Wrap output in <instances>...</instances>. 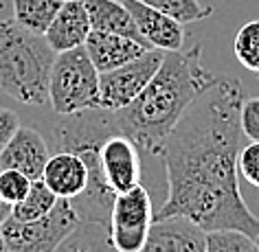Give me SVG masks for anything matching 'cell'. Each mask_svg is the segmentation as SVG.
<instances>
[{
  "mask_svg": "<svg viewBox=\"0 0 259 252\" xmlns=\"http://www.w3.org/2000/svg\"><path fill=\"white\" fill-rule=\"evenodd\" d=\"M244 86L218 77L176 123L163 149L167 199L156 217L183 215L209 230H239L259 237V217L239 191Z\"/></svg>",
  "mask_w": 259,
  "mask_h": 252,
  "instance_id": "6da1fadb",
  "label": "cell"
},
{
  "mask_svg": "<svg viewBox=\"0 0 259 252\" xmlns=\"http://www.w3.org/2000/svg\"><path fill=\"white\" fill-rule=\"evenodd\" d=\"M218 77L202 66V51L165 53L158 73L127 108L114 112L116 125L141 152L163 156L165 143L183 114L200 99Z\"/></svg>",
  "mask_w": 259,
  "mask_h": 252,
  "instance_id": "7a4b0ae2",
  "label": "cell"
},
{
  "mask_svg": "<svg viewBox=\"0 0 259 252\" xmlns=\"http://www.w3.org/2000/svg\"><path fill=\"white\" fill-rule=\"evenodd\" d=\"M57 53L47 37L0 20V90L24 106L49 103V83Z\"/></svg>",
  "mask_w": 259,
  "mask_h": 252,
  "instance_id": "3957f363",
  "label": "cell"
},
{
  "mask_svg": "<svg viewBox=\"0 0 259 252\" xmlns=\"http://www.w3.org/2000/svg\"><path fill=\"white\" fill-rule=\"evenodd\" d=\"M49 103L60 116L101 108V73L95 68L86 46L57 53L51 70Z\"/></svg>",
  "mask_w": 259,
  "mask_h": 252,
  "instance_id": "277c9868",
  "label": "cell"
},
{
  "mask_svg": "<svg viewBox=\"0 0 259 252\" xmlns=\"http://www.w3.org/2000/svg\"><path fill=\"white\" fill-rule=\"evenodd\" d=\"M68 199H57L55 209L35 222H20L7 217L0 226L3 237L9 245V252H55L70 232L79 226Z\"/></svg>",
  "mask_w": 259,
  "mask_h": 252,
  "instance_id": "5b68a950",
  "label": "cell"
},
{
  "mask_svg": "<svg viewBox=\"0 0 259 252\" xmlns=\"http://www.w3.org/2000/svg\"><path fill=\"white\" fill-rule=\"evenodd\" d=\"M154 204L143 184L119 193L110 215V237L116 252H141L154 224Z\"/></svg>",
  "mask_w": 259,
  "mask_h": 252,
  "instance_id": "8992f818",
  "label": "cell"
},
{
  "mask_svg": "<svg viewBox=\"0 0 259 252\" xmlns=\"http://www.w3.org/2000/svg\"><path fill=\"white\" fill-rule=\"evenodd\" d=\"M163 60L165 51L150 48L137 60L127 62L125 66H119L110 73H101V110L119 112V110L127 108L154 79Z\"/></svg>",
  "mask_w": 259,
  "mask_h": 252,
  "instance_id": "52a82bcc",
  "label": "cell"
},
{
  "mask_svg": "<svg viewBox=\"0 0 259 252\" xmlns=\"http://www.w3.org/2000/svg\"><path fill=\"white\" fill-rule=\"evenodd\" d=\"M99 165L106 184L116 195L141 184L143 167H141V149L123 132L112 134L99 152Z\"/></svg>",
  "mask_w": 259,
  "mask_h": 252,
  "instance_id": "ba28073f",
  "label": "cell"
},
{
  "mask_svg": "<svg viewBox=\"0 0 259 252\" xmlns=\"http://www.w3.org/2000/svg\"><path fill=\"white\" fill-rule=\"evenodd\" d=\"M206 230L183 215L156 217L141 252H204Z\"/></svg>",
  "mask_w": 259,
  "mask_h": 252,
  "instance_id": "9c48e42d",
  "label": "cell"
},
{
  "mask_svg": "<svg viewBox=\"0 0 259 252\" xmlns=\"http://www.w3.org/2000/svg\"><path fill=\"white\" fill-rule=\"evenodd\" d=\"M51 156H53V152H51L47 138L35 127L20 125V130L14 134V138L0 154V167L22 171L31 180H42Z\"/></svg>",
  "mask_w": 259,
  "mask_h": 252,
  "instance_id": "30bf717a",
  "label": "cell"
},
{
  "mask_svg": "<svg viewBox=\"0 0 259 252\" xmlns=\"http://www.w3.org/2000/svg\"><path fill=\"white\" fill-rule=\"evenodd\" d=\"M123 5L132 14L134 22L139 27L141 37L150 44L152 48H160L165 53L171 51H183L185 44V27L171 16L141 3V0H123Z\"/></svg>",
  "mask_w": 259,
  "mask_h": 252,
  "instance_id": "8fae6325",
  "label": "cell"
},
{
  "mask_svg": "<svg viewBox=\"0 0 259 252\" xmlns=\"http://www.w3.org/2000/svg\"><path fill=\"white\" fill-rule=\"evenodd\" d=\"M42 180L60 199H75L88 189L90 171L81 156L73 152H55L49 158Z\"/></svg>",
  "mask_w": 259,
  "mask_h": 252,
  "instance_id": "7c38bea8",
  "label": "cell"
},
{
  "mask_svg": "<svg viewBox=\"0 0 259 252\" xmlns=\"http://www.w3.org/2000/svg\"><path fill=\"white\" fill-rule=\"evenodd\" d=\"M90 31L93 27H90V18L83 0H64L60 14L55 16L44 37L55 53H64V51L86 46Z\"/></svg>",
  "mask_w": 259,
  "mask_h": 252,
  "instance_id": "4fadbf2b",
  "label": "cell"
},
{
  "mask_svg": "<svg viewBox=\"0 0 259 252\" xmlns=\"http://www.w3.org/2000/svg\"><path fill=\"white\" fill-rule=\"evenodd\" d=\"M150 48L152 46L132 40V37L103 33V31H90L86 40V51L99 73H110V70L119 66H125L127 62L137 60V57L147 53Z\"/></svg>",
  "mask_w": 259,
  "mask_h": 252,
  "instance_id": "5bb4252c",
  "label": "cell"
},
{
  "mask_svg": "<svg viewBox=\"0 0 259 252\" xmlns=\"http://www.w3.org/2000/svg\"><path fill=\"white\" fill-rule=\"evenodd\" d=\"M90 18L93 31H103V33H116L132 37L137 42L147 44L139 33V27L134 22L132 14L123 5V0H83ZM150 46V44H147Z\"/></svg>",
  "mask_w": 259,
  "mask_h": 252,
  "instance_id": "9a60e30c",
  "label": "cell"
},
{
  "mask_svg": "<svg viewBox=\"0 0 259 252\" xmlns=\"http://www.w3.org/2000/svg\"><path fill=\"white\" fill-rule=\"evenodd\" d=\"M64 0H14V20L35 35H47Z\"/></svg>",
  "mask_w": 259,
  "mask_h": 252,
  "instance_id": "2e32d148",
  "label": "cell"
},
{
  "mask_svg": "<svg viewBox=\"0 0 259 252\" xmlns=\"http://www.w3.org/2000/svg\"><path fill=\"white\" fill-rule=\"evenodd\" d=\"M55 252H116L110 226L97 222H79Z\"/></svg>",
  "mask_w": 259,
  "mask_h": 252,
  "instance_id": "e0dca14e",
  "label": "cell"
},
{
  "mask_svg": "<svg viewBox=\"0 0 259 252\" xmlns=\"http://www.w3.org/2000/svg\"><path fill=\"white\" fill-rule=\"evenodd\" d=\"M57 199L60 197L44 184V180H33L27 195L11 206V217L20 219V222H35L55 209Z\"/></svg>",
  "mask_w": 259,
  "mask_h": 252,
  "instance_id": "ac0fdd59",
  "label": "cell"
},
{
  "mask_svg": "<svg viewBox=\"0 0 259 252\" xmlns=\"http://www.w3.org/2000/svg\"><path fill=\"white\" fill-rule=\"evenodd\" d=\"M233 51H235L237 62L246 70L259 73V20L246 22L237 31L235 42H233Z\"/></svg>",
  "mask_w": 259,
  "mask_h": 252,
  "instance_id": "d6986e66",
  "label": "cell"
},
{
  "mask_svg": "<svg viewBox=\"0 0 259 252\" xmlns=\"http://www.w3.org/2000/svg\"><path fill=\"white\" fill-rule=\"evenodd\" d=\"M141 3H145V5H150V7L171 16L174 20H178L180 24L204 20V18H209L213 14L211 7H204L198 0H141Z\"/></svg>",
  "mask_w": 259,
  "mask_h": 252,
  "instance_id": "ffe728a7",
  "label": "cell"
},
{
  "mask_svg": "<svg viewBox=\"0 0 259 252\" xmlns=\"http://www.w3.org/2000/svg\"><path fill=\"white\" fill-rule=\"evenodd\" d=\"M204 252H257V243L239 230H209Z\"/></svg>",
  "mask_w": 259,
  "mask_h": 252,
  "instance_id": "44dd1931",
  "label": "cell"
},
{
  "mask_svg": "<svg viewBox=\"0 0 259 252\" xmlns=\"http://www.w3.org/2000/svg\"><path fill=\"white\" fill-rule=\"evenodd\" d=\"M33 180L27 178L22 171L16 169H3L0 171V199L5 204L14 206L27 195Z\"/></svg>",
  "mask_w": 259,
  "mask_h": 252,
  "instance_id": "7402d4cb",
  "label": "cell"
},
{
  "mask_svg": "<svg viewBox=\"0 0 259 252\" xmlns=\"http://www.w3.org/2000/svg\"><path fill=\"white\" fill-rule=\"evenodd\" d=\"M237 171L250 186L259 189V143L242 147L237 158Z\"/></svg>",
  "mask_w": 259,
  "mask_h": 252,
  "instance_id": "603a6c76",
  "label": "cell"
},
{
  "mask_svg": "<svg viewBox=\"0 0 259 252\" xmlns=\"http://www.w3.org/2000/svg\"><path fill=\"white\" fill-rule=\"evenodd\" d=\"M239 123L244 136L250 138V143H259V96H250L242 103Z\"/></svg>",
  "mask_w": 259,
  "mask_h": 252,
  "instance_id": "cb8c5ba5",
  "label": "cell"
},
{
  "mask_svg": "<svg viewBox=\"0 0 259 252\" xmlns=\"http://www.w3.org/2000/svg\"><path fill=\"white\" fill-rule=\"evenodd\" d=\"M20 130V119L14 110L0 108V154L5 152V147L9 145V140L14 138V134Z\"/></svg>",
  "mask_w": 259,
  "mask_h": 252,
  "instance_id": "d4e9b609",
  "label": "cell"
},
{
  "mask_svg": "<svg viewBox=\"0 0 259 252\" xmlns=\"http://www.w3.org/2000/svg\"><path fill=\"white\" fill-rule=\"evenodd\" d=\"M11 215V206L9 204H5V202H0V226H3V222Z\"/></svg>",
  "mask_w": 259,
  "mask_h": 252,
  "instance_id": "484cf974",
  "label": "cell"
},
{
  "mask_svg": "<svg viewBox=\"0 0 259 252\" xmlns=\"http://www.w3.org/2000/svg\"><path fill=\"white\" fill-rule=\"evenodd\" d=\"M0 252H9V245H7V241H5V237H3V230H0Z\"/></svg>",
  "mask_w": 259,
  "mask_h": 252,
  "instance_id": "4316f807",
  "label": "cell"
},
{
  "mask_svg": "<svg viewBox=\"0 0 259 252\" xmlns=\"http://www.w3.org/2000/svg\"><path fill=\"white\" fill-rule=\"evenodd\" d=\"M255 243H257V250H259V237H257V239H255Z\"/></svg>",
  "mask_w": 259,
  "mask_h": 252,
  "instance_id": "83f0119b",
  "label": "cell"
},
{
  "mask_svg": "<svg viewBox=\"0 0 259 252\" xmlns=\"http://www.w3.org/2000/svg\"><path fill=\"white\" fill-rule=\"evenodd\" d=\"M0 171H3V167H0ZM0 202H3V199H0Z\"/></svg>",
  "mask_w": 259,
  "mask_h": 252,
  "instance_id": "f1b7e54d",
  "label": "cell"
},
{
  "mask_svg": "<svg viewBox=\"0 0 259 252\" xmlns=\"http://www.w3.org/2000/svg\"><path fill=\"white\" fill-rule=\"evenodd\" d=\"M257 252H259V250H257Z\"/></svg>",
  "mask_w": 259,
  "mask_h": 252,
  "instance_id": "f546056e",
  "label": "cell"
}]
</instances>
